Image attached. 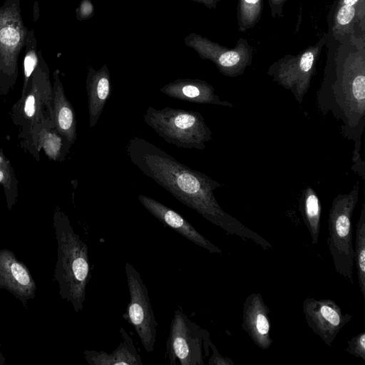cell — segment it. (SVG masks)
Returning <instances> with one entry per match:
<instances>
[{
    "label": "cell",
    "instance_id": "8992f818",
    "mask_svg": "<svg viewBox=\"0 0 365 365\" xmlns=\"http://www.w3.org/2000/svg\"><path fill=\"white\" fill-rule=\"evenodd\" d=\"M39 61L24 95L11 107L9 115L20 128L18 138L22 146L32 131L49 115L53 118L52 83L48 66L38 51Z\"/></svg>",
    "mask_w": 365,
    "mask_h": 365
},
{
    "label": "cell",
    "instance_id": "7c38bea8",
    "mask_svg": "<svg viewBox=\"0 0 365 365\" xmlns=\"http://www.w3.org/2000/svg\"><path fill=\"white\" fill-rule=\"evenodd\" d=\"M302 311L307 326L329 346L352 318L351 314L343 313L341 307L329 299L307 297L303 301Z\"/></svg>",
    "mask_w": 365,
    "mask_h": 365
},
{
    "label": "cell",
    "instance_id": "277c9868",
    "mask_svg": "<svg viewBox=\"0 0 365 365\" xmlns=\"http://www.w3.org/2000/svg\"><path fill=\"white\" fill-rule=\"evenodd\" d=\"M144 121L165 141L178 148L203 150L212 138L211 129L198 111L150 106Z\"/></svg>",
    "mask_w": 365,
    "mask_h": 365
},
{
    "label": "cell",
    "instance_id": "44dd1931",
    "mask_svg": "<svg viewBox=\"0 0 365 365\" xmlns=\"http://www.w3.org/2000/svg\"><path fill=\"white\" fill-rule=\"evenodd\" d=\"M122 341L110 353L86 350L84 357L90 365H143L134 343L124 328L120 329Z\"/></svg>",
    "mask_w": 365,
    "mask_h": 365
},
{
    "label": "cell",
    "instance_id": "f1b7e54d",
    "mask_svg": "<svg viewBox=\"0 0 365 365\" xmlns=\"http://www.w3.org/2000/svg\"><path fill=\"white\" fill-rule=\"evenodd\" d=\"M94 15V6L91 0H81L76 9V17L79 21L91 19Z\"/></svg>",
    "mask_w": 365,
    "mask_h": 365
},
{
    "label": "cell",
    "instance_id": "ac0fdd59",
    "mask_svg": "<svg viewBox=\"0 0 365 365\" xmlns=\"http://www.w3.org/2000/svg\"><path fill=\"white\" fill-rule=\"evenodd\" d=\"M163 94L175 99L201 104H212L229 108L234 105L222 100L212 85L201 79L180 78L160 88Z\"/></svg>",
    "mask_w": 365,
    "mask_h": 365
},
{
    "label": "cell",
    "instance_id": "5bb4252c",
    "mask_svg": "<svg viewBox=\"0 0 365 365\" xmlns=\"http://www.w3.org/2000/svg\"><path fill=\"white\" fill-rule=\"evenodd\" d=\"M327 22V34L334 38L346 34L365 38V0H334Z\"/></svg>",
    "mask_w": 365,
    "mask_h": 365
},
{
    "label": "cell",
    "instance_id": "8fae6325",
    "mask_svg": "<svg viewBox=\"0 0 365 365\" xmlns=\"http://www.w3.org/2000/svg\"><path fill=\"white\" fill-rule=\"evenodd\" d=\"M184 43L193 49L200 58L212 61L218 71L227 77L242 75L252 63V47L243 37L239 38L232 48L196 33H190L185 36Z\"/></svg>",
    "mask_w": 365,
    "mask_h": 365
},
{
    "label": "cell",
    "instance_id": "6da1fadb",
    "mask_svg": "<svg viewBox=\"0 0 365 365\" xmlns=\"http://www.w3.org/2000/svg\"><path fill=\"white\" fill-rule=\"evenodd\" d=\"M126 153L144 175L213 225L230 235L257 243L264 250L272 248L264 238L220 207L214 195L215 190L222 186L217 180L182 164L158 146L138 136L129 140Z\"/></svg>",
    "mask_w": 365,
    "mask_h": 365
},
{
    "label": "cell",
    "instance_id": "3957f363",
    "mask_svg": "<svg viewBox=\"0 0 365 365\" xmlns=\"http://www.w3.org/2000/svg\"><path fill=\"white\" fill-rule=\"evenodd\" d=\"M57 242L53 279L61 299L78 313L84 306L87 285L91 278L88 245L76 234L68 215L59 207L53 213Z\"/></svg>",
    "mask_w": 365,
    "mask_h": 365
},
{
    "label": "cell",
    "instance_id": "1f68e13d",
    "mask_svg": "<svg viewBox=\"0 0 365 365\" xmlns=\"http://www.w3.org/2000/svg\"><path fill=\"white\" fill-rule=\"evenodd\" d=\"M192 1L203 4L209 9H216L220 0H191Z\"/></svg>",
    "mask_w": 365,
    "mask_h": 365
},
{
    "label": "cell",
    "instance_id": "7a4b0ae2",
    "mask_svg": "<svg viewBox=\"0 0 365 365\" xmlns=\"http://www.w3.org/2000/svg\"><path fill=\"white\" fill-rule=\"evenodd\" d=\"M324 76L317 93L319 111L331 113L349 140L361 139L365 128V38L328 34Z\"/></svg>",
    "mask_w": 365,
    "mask_h": 365
},
{
    "label": "cell",
    "instance_id": "e0dca14e",
    "mask_svg": "<svg viewBox=\"0 0 365 365\" xmlns=\"http://www.w3.org/2000/svg\"><path fill=\"white\" fill-rule=\"evenodd\" d=\"M71 146L56 129L53 118L48 115L32 131L28 140L21 147L37 162L40 160L41 150L50 160L62 162Z\"/></svg>",
    "mask_w": 365,
    "mask_h": 365
},
{
    "label": "cell",
    "instance_id": "d6a6232c",
    "mask_svg": "<svg viewBox=\"0 0 365 365\" xmlns=\"http://www.w3.org/2000/svg\"><path fill=\"white\" fill-rule=\"evenodd\" d=\"M5 364H6V359L1 351V344H0V365H4Z\"/></svg>",
    "mask_w": 365,
    "mask_h": 365
},
{
    "label": "cell",
    "instance_id": "d4e9b609",
    "mask_svg": "<svg viewBox=\"0 0 365 365\" xmlns=\"http://www.w3.org/2000/svg\"><path fill=\"white\" fill-rule=\"evenodd\" d=\"M263 0H238L237 21L238 31L245 32L252 29L260 20Z\"/></svg>",
    "mask_w": 365,
    "mask_h": 365
},
{
    "label": "cell",
    "instance_id": "4316f807",
    "mask_svg": "<svg viewBox=\"0 0 365 365\" xmlns=\"http://www.w3.org/2000/svg\"><path fill=\"white\" fill-rule=\"evenodd\" d=\"M346 351L350 354L365 361V332L361 331L347 341Z\"/></svg>",
    "mask_w": 365,
    "mask_h": 365
},
{
    "label": "cell",
    "instance_id": "603a6c76",
    "mask_svg": "<svg viewBox=\"0 0 365 365\" xmlns=\"http://www.w3.org/2000/svg\"><path fill=\"white\" fill-rule=\"evenodd\" d=\"M355 233L354 263L357 270L359 289L365 301V202L361 205Z\"/></svg>",
    "mask_w": 365,
    "mask_h": 365
},
{
    "label": "cell",
    "instance_id": "4dcf8cb0",
    "mask_svg": "<svg viewBox=\"0 0 365 365\" xmlns=\"http://www.w3.org/2000/svg\"><path fill=\"white\" fill-rule=\"evenodd\" d=\"M287 0H267L272 18H282L283 8Z\"/></svg>",
    "mask_w": 365,
    "mask_h": 365
},
{
    "label": "cell",
    "instance_id": "4fadbf2b",
    "mask_svg": "<svg viewBox=\"0 0 365 365\" xmlns=\"http://www.w3.org/2000/svg\"><path fill=\"white\" fill-rule=\"evenodd\" d=\"M0 289L11 293L25 307L36 297V284L29 269L8 249H0Z\"/></svg>",
    "mask_w": 365,
    "mask_h": 365
},
{
    "label": "cell",
    "instance_id": "7402d4cb",
    "mask_svg": "<svg viewBox=\"0 0 365 365\" xmlns=\"http://www.w3.org/2000/svg\"><path fill=\"white\" fill-rule=\"evenodd\" d=\"M299 210L310 234L312 244L317 245L321 230L322 207L317 194L311 186H307L302 191Z\"/></svg>",
    "mask_w": 365,
    "mask_h": 365
},
{
    "label": "cell",
    "instance_id": "9a60e30c",
    "mask_svg": "<svg viewBox=\"0 0 365 365\" xmlns=\"http://www.w3.org/2000/svg\"><path fill=\"white\" fill-rule=\"evenodd\" d=\"M138 199L156 219L189 241L207 250L210 253H222L220 248L197 231L188 221L175 210L146 195H139Z\"/></svg>",
    "mask_w": 365,
    "mask_h": 365
},
{
    "label": "cell",
    "instance_id": "83f0119b",
    "mask_svg": "<svg viewBox=\"0 0 365 365\" xmlns=\"http://www.w3.org/2000/svg\"><path fill=\"white\" fill-rule=\"evenodd\" d=\"M354 148L352 155V166L351 169L365 180V163L361 156V139L354 141Z\"/></svg>",
    "mask_w": 365,
    "mask_h": 365
},
{
    "label": "cell",
    "instance_id": "9c48e42d",
    "mask_svg": "<svg viewBox=\"0 0 365 365\" xmlns=\"http://www.w3.org/2000/svg\"><path fill=\"white\" fill-rule=\"evenodd\" d=\"M208 331L202 328L180 309H176L170 323L166 341L170 364L205 365L203 354H209Z\"/></svg>",
    "mask_w": 365,
    "mask_h": 365
},
{
    "label": "cell",
    "instance_id": "52a82bcc",
    "mask_svg": "<svg viewBox=\"0 0 365 365\" xmlns=\"http://www.w3.org/2000/svg\"><path fill=\"white\" fill-rule=\"evenodd\" d=\"M21 0H4L0 6V95L6 96L16 84L19 57L29 29L25 26Z\"/></svg>",
    "mask_w": 365,
    "mask_h": 365
},
{
    "label": "cell",
    "instance_id": "5b68a950",
    "mask_svg": "<svg viewBox=\"0 0 365 365\" xmlns=\"http://www.w3.org/2000/svg\"><path fill=\"white\" fill-rule=\"evenodd\" d=\"M359 182L356 181L348 193L339 194L334 198L328 217L327 245L335 271L351 284H354V250L351 222L359 200Z\"/></svg>",
    "mask_w": 365,
    "mask_h": 365
},
{
    "label": "cell",
    "instance_id": "f546056e",
    "mask_svg": "<svg viewBox=\"0 0 365 365\" xmlns=\"http://www.w3.org/2000/svg\"><path fill=\"white\" fill-rule=\"evenodd\" d=\"M210 347L212 354L208 360L209 365H235L234 361L228 357L221 355L215 344L210 341Z\"/></svg>",
    "mask_w": 365,
    "mask_h": 365
},
{
    "label": "cell",
    "instance_id": "2e32d148",
    "mask_svg": "<svg viewBox=\"0 0 365 365\" xmlns=\"http://www.w3.org/2000/svg\"><path fill=\"white\" fill-rule=\"evenodd\" d=\"M269 308L260 293L249 294L243 303L242 329L253 343L265 350L272 344L270 337Z\"/></svg>",
    "mask_w": 365,
    "mask_h": 365
},
{
    "label": "cell",
    "instance_id": "cb8c5ba5",
    "mask_svg": "<svg viewBox=\"0 0 365 365\" xmlns=\"http://www.w3.org/2000/svg\"><path fill=\"white\" fill-rule=\"evenodd\" d=\"M3 186L7 208L11 211L19 195V181L11 163L0 148V186Z\"/></svg>",
    "mask_w": 365,
    "mask_h": 365
},
{
    "label": "cell",
    "instance_id": "ba28073f",
    "mask_svg": "<svg viewBox=\"0 0 365 365\" xmlns=\"http://www.w3.org/2000/svg\"><path fill=\"white\" fill-rule=\"evenodd\" d=\"M327 38L326 33L315 43L297 55H284L267 69V74L282 88L290 91L299 104L310 88L312 78L316 73L317 63Z\"/></svg>",
    "mask_w": 365,
    "mask_h": 365
},
{
    "label": "cell",
    "instance_id": "484cf974",
    "mask_svg": "<svg viewBox=\"0 0 365 365\" xmlns=\"http://www.w3.org/2000/svg\"><path fill=\"white\" fill-rule=\"evenodd\" d=\"M25 53L23 61V84L21 96L26 92L32 75L39 61L37 41L34 29H30L27 34L25 42Z\"/></svg>",
    "mask_w": 365,
    "mask_h": 365
},
{
    "label": "cell",
    "instance_id": "30bf717a",
    "mask_svg": "<svg viewBox=\"0 0 365 365\" xmlns=\"http://www.w3.org/2000/svg\"><path fill=\"white\" fill-rule=\"evenodd\" d=\"M129 293V302L123 318L134 328L145 350H154L157 336L158 322L140 272L129 262L125 264Z\"/></svg>",
    "mask_w": 365,
    "mask_h": 365
},
{
    "label": "cell",
    "instance_id": "ffe728a7",
    "mask_svg": "<svg viewBox=\"0 0 365 365\" xmlns=\"http://www.w3.org/2000/svg\"><path fill=\"white\" fill-rule=\"evenodd\" d=\"M89 127L95 126L100 118L111 92L110 75L107 65L98 69L88 68L86 78Z\"/></svg>",
    "mask_w": 365,
    "mask_h": 365
},
{
    "label": "cell",
    "instance_id": "d6986e66",
    "mask_svg": "<svg viewBox=\"0 0 365 365\" xmlns=\"http://www.w3.org/2000/svg\"><path fill=\"white\" fill-rule=\"evenodd\" d=\"M52 108L56 129L73 145L77 138L76 113L66 96L58 69L53 73Z\"/></svg>",
    "mask_w": 365,
    "mask_h": 365
}]
</instances>
